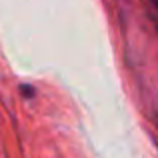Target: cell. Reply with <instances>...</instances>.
Wrapping results in <instances>:
<instances>
[]
</instances>
